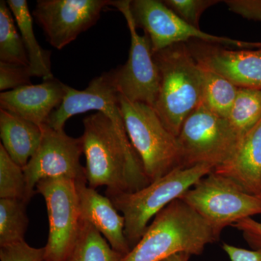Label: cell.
<instances>
[{
  "label": "cell",
  "instance_id": "cell-1",
  "mask_svg": "<svg viewBox=\"0 0 261 261\" xmlns=\"http://www.w3.org/2000/svg\"><path fill=\"white\" fill-rule=\"evenodd\" d=\"M86 178L92 188L130 193L150 184L140 158L130 143L125 127L97 112L83 121Z\"/></svg>",
  "mask_w": 261,
  "mask_h": 261
},
{
  "label": "cell",
  "instance_id": "cell-2",
  "mask_svg": "<svg viewBox=\"0 0 261 261\" xmlns=\"http://www.w3.org/2000/svg\"><path fill=\"white\" fill-rule=\"evenodd\" d=\"M218 240L205 220L177 199L156 215L122 261H163L178 253L199 255Z\"/></svg>",
  "mask_w": 261,
  "mask_h": 261
},
{
  "label": "cell",
  "instance_id": "cell-3",
  "mask_svg": "<svg viewBox=\"0 0 261 261\" xmlns=\"http://www.w3.org/2000/svg\"><path fill=\"white\" fill-rule=\"evenodd\" d=\"M160 87L154 106L167 129L177 137L187 117L201 104L202 70L187 43L153 53Z\"/></svg>",
  "mask_w": 261,
  "mask_h": 261
},
{
  "label": "cell",
  "instance_id": "cell-4",
  "mask_svg": "<svg viewBox=\"0 0 261 261\" xmlns=\"http://www.w3.org/2000/svg\"><path fill=\"white\" fill-rule=\"evenodd\" d=\"M213 171L207 165L177 167L139 191H106V195L124 217L125 237L130 250L140 242L152 218Z\"/></svg>",
  "mask_w": 261,
  "mask_h": 261
},
{
  "label": "cell",
  "instance_id": "cell-5",
  "mask_svg": "<svg viewBox=\"0 0 261 261\" xmlns=\"http://www.w3.org/2000/svg\"><path fill=\"white\" fill-rule=\"evenodd\" d=\"M119 107L127 135L150 183L178 167L177 138L165 126L154 108L121 95Z\"/></svg>",
  "mask_w": 261,
  "mask_h": 261
},
{
  "label": "cell",
  "instance_id": "cell-6",
  "mask_svg": "<svg viewBox=\"0 0 261 261\" xmlns=\"http://www.w3.org/2000/svg\"><path fill=\"white\" fill-rule=\"evenodd\" d=\"M242 137L228 119L200 104L187 117L176 137L178 167L207 165L214 170L219 168L233 157Z\"/></svg>",
  "mask_w": 261,
  "mask_h": 261
},
{
  "label": "cell",
  "instance_id": "cell-7",
  "mask_svg": "<svg viewBox=\"0 0 261 261\" xmlns=\"http://www.w3.org/2000/svg\"><path fill=\"white\" fill-rule=\"evenodd\" d=\"M179 199L205 220L219 240L227 226L261 215V199L214 171L200 178Z\"/></svg>",
  "mask_w": 261,
  "mask_h": 261
},
{
  "label": "cell",
  "instance_id": "cell-8",
  "mask_svg": "<svg viewBox=\"0 0 261 261\" xmlns=\"http://www.w3.org/2000/svg\"><path fill=\"white\" fill-rule=\"evenodd\" d=\"M47 205L49 234L44 261H64L80 234L82 219L76 182L68 178H48L36 186Z\"/></svg>",
  "mask_w": 261,
  "mask_h": 261
},
{
  "label": "cell",
  "instance_id": "cell-9",
  "mask_svg": "<svg viewBox=\"0 0 261 261\" xmlns=\"http://www.w3.org/2000/svg\"><path fill=\"white\" fill-rule=\"evenodd\" d=\"M130 11L136 27L143 29L149 37L153 53L178 43L191 40L232 46L239 48L261 47V43L241 42L227 37H217L192 27L159 0H134Z\"/></svg>",
  "mask_w": 261,
  "mask_h": 261
},
{
  "label": "cell",
  "instance_id": "cell-10",
  "mask_svg": "<svg viewBox=\"0 0 261 261\" xmlns=\"http://www.w3.org/2000/svg\"><path fill=\"white\" fill-rule=\"evenodd\" d=\"M130 0L110 1L109 6L121 12L130 34L128 61L114 70L120 95L132 102H142L154 108L159 95L160 74L154 61L152 44L146 34L141 36L130 11Z\"/></svg>",
  "mask_w": 261,
  "mask_h": 261
},
{
  "label": "cell",
  "instance_id": "cell-11",
  "mask_svg": "<svg viewBox=\"0 0 261 261\" xmlns=\"http://www.w3.org/2000/svg\"><path fill=\"white\" fill-rule=\"evenodd\" d=\"M42 137L37 152L24 166L29 200L36 194V186L48 178H68L76 183L87 182L85 167L81 163L84 154L82 137H70L64 130L42 126Z\"/></svg>",
  "mask_w": 261,
  "mask_h": 261
},
{
  "label": "cell",
  "instance_id": "cell-12",
  "mask_svg": "<svg viewBox=\"0 0 261 261\" xmlns=\"http://www.w3.org/2000/svg\"><path fill=\"white\" fill-rule=\"evenodd\" d=\"M108 0H38L33 15L58 50L97 23Z\"/></svg>",
  "mask_w": 261,
  "mask_h": 261
},
{
  "label": "cell",
  "instance_id": "cell-13",
  "mask_svg": "<svg viewBox=\"0 0 261 261\" xmlns=\"http://www.w3.org/2000/svg\"><path fill=\"white\" fill-rule=\"evenodd\" d=\"M187 44L201 68L224 77L238 88L261 90V47L235 50L200 40Z\"/></svg>",
  "mask_w": 261,
  "mask_h": 261
},
{
  "label": "cell",
  "instance_id": "cell-14",
  "mask_svg": "<svg viewBox=\"0 0 261 261\" xmlns=\"http://www.w3.org/2000/svg\"><path fill=\"white\" fill-rule=\"evenodd\" d=\"M119 97L113 69L93 79L83 90L68 86L63 102L53 111L46 124L54 129L63 130L71 117L96 111L109 117L117 126L125 127L120 111Z\"/></svg>",
  "mask_w": 261,
  "mask_h": 261
},
{
  "label": "cell",
  "instance_id": "cell-15",
  "mask_svg": "<svg viewBox=\"0 0 261 261\" xmlns=\"http://www.w3.org/2000/svg\"><path fill=\"white\" fill-rule=\"evenodd\" d=\"M68 85L53 78L1 92L0 109L42 126L66 94Z\"/></svg>",
  "mask_w": 261,
  "mask_h": 261
},
{
  "label": "cell",
  "instance_id": "cell-16",
  "mask_svg": "<svg viewBox=\"0 0 261 261\" xmlns=\"http://www.w3.org/2000/svg\"><path fill=\"white\" fill-rule=\"evenodd\" d=\"M81 217L92 224L111 245L113 250L126 256L130 247L125 237V219L107 196L100 195L87 185L76 183Z\"/></svg>",
  "mask_w": 261,
  "mask_h": 261
},
{
  "label": "cell",
  "instance_id": "cell-17",
  "mask_svg": "<svg viewBox=\"0 0 261 261\" xmlns=\"http://www.w3.org/2000/svg\"><path fill=\"white\" fill-rule=\"evenodd\" d=\"M214 171L261 199V119L242 137L233 157Z\"/></svg>",
  "mask_w": 261,
  "mask_h": 261
},
{
  "label": "cell",
  "instance_id": "cell-18",
  "mask_svg": "<svg viewBox=\"0 0 261 261\" xmlns=\"http://www.w3.org/2000/svg\"><path fill=\"white\" fill-rule=\"evenodd\" d=\"M42 137V126L0 109L1 145L19 166L23 168L29 163Z\"/></svg>",
  "mask_w": 261,
  "mask_h": 261
},
{
  "label": "cell",
  "instance_id": "cell-19",
  "mask_svg": "<svg viewBox=\"0 0 261 261\" xmlns=\"http://www.w3.org/2000/svg\"><path fill=\"white\" fill-rule=\"evenodd\" d=\"M17 27L23 39L29 58V68L32 76L41 77L44 81L54 78L51 71L50 51L44 50L36 39L33 19L27 0H8Z\"/></svg>",
  "mask_w": 261,
  "mask_h": 261
},
{
  "label": "cell",
  "instance_id": "cell-20",
  "mask_svg": "<svg viewBox=\"0 0 261 261\" xmlns=\"http://www.w3.org/2000/svg\"><path fill=\"white\" fill-rule=\"evenodd\" d=\"M124 257L92 224L82 220L76 242L64 261H122Z\"/></svg>",
  "mask_w": 261,
  "mask_h": 261
},
{
  "label": "cell",
  "instance_id": "cell-21",
  "mask_svg": "<svg viewBox=\"0 0 261 261\" xmlns=\"http://www.w3.org/2000/svg\"><path fill=\"white\" fill-rule=\"evenodd\" d=\"M202 70L201 105L214 114L228 119L236 99L238 87L214 72L203 68Z\"/></svg>",
  "mask_w": 261,
  "mask_h": 261
},
{
  "label": "cell",
  "instance_id": "cell-22",
  "mask_svg": "<svg viewBox=\"0 0 261 261\" xmlns=\"http://www.w3.org/2000/svg\"><path fill=\"white\" fill-rule=\"evenodd\" d=\"M0 62L29 66L23 39L11 10L5 1H0Z\"/></svg>",
  "mask_w": 261,
  "mask_h": 261
},
{
  "label": "cell",
  "instance_id": "cell-23",
  "mask_svg": "<svg viewBox=\"0 0 261 261\" xmlns=\"http://www.w3.org/2000/svg\"><path fill=\"white\" fill-rule=\"evenodd\" d=\"M27 202L0 199V247L24 241L29 226Z\"/></svg>",
  "mask_w": 261,
  "mask_h": 261
},
{
  "label": "cell",
  "instance_id": "cell-24",
  "mask_svg": "<svg viewBox=\"0 0 261 261\" xmlns=\"http://www.w3.org/2000/svg\"><path fill=\"white\" fill-rule=\"evenodd\" d=\"M261 119V90L238 88L228 121L243 136Z\"/></svg>",
  "mask_w": 261,
  "mask_h": 261
},
{
  "label": "cell",
  "instance_id": "cell-25",
  "mask_svg": "<svg viewBox=\"0 0 261 261\" xmlns=\"http://www.w3.org/2000/svg\"><path fill=\"white\" fill-rule=\"evenodd\" d=\"M0 198L29 202L23 168L14 162L0 144Z\"/></svg>",
  "mask_w": 261,
  "mask_h": 261
},
{
  "label": "cell",
  "instance_id": "cell-26",
  "mask_svg": "<svg viewBox=\"0 0 261 261\" xmlns=\"http://www.w3.org/2000/svg\"><path fill=\"white\" fill-rule=\"evenodd\" d=\"M163 3L182 20L200 29L201 15L207 8L220 3L217 0H165Z\"/></svg>",
  "mask_w": 261,
  "mask_h": 261
},
{
  "label": "cell",
  "instance_id": "cell-27",
  "mask_svg": "<svg viewBox=\"0 0 261 261\" xmlns=\"http://www.w3.org/2000/svg\"><path fill=\"white\" fill-rule=\"evenodd\" d=\"M32 76L29 66L0 62V91L2 92L29 85Z\"/></svg>",
  "mask_w": 261,
  "mask_h": 261
},
{
  "label": "cell",
  "instance_id": "cell-28",
  "mask_svg": "<svg viewBox=\"0 0 261 261\" xmlns=\"http://www.w3.org/2000/svg\"><path fill=\"white\" fill-rule=\"evenodd\" d=\"M45 250L30 246L27 242H20L0 247L1 261H44Z\"/></svg>",
  "mask_w": 261,
  "mask_h": 261
},
{
  "label": "cell",
  "instance_id": "cell-29",
  "mask_svg": "<svg viewBox=\"0 0 261 261\" xmlns=\"http://www.w3.org/2000/svg\"><path fill=\"white\" fill-rule=\"evenodd\" d=\"M228 10L247 20L261 22V0H226Z\"/></svg>",
  "mask_w": 261,
  "mask_h": 261
},
{
  "label": "cell",
  "instance_id": "cell-30",
  "mask_svg": "<svg viewBox=\"0 0 261 261\" xmlns=\"http://www.w3.org/2000/svg\"><path fill=\"white\" fill-rule=\"evenodd\" d=\"M243 233V238L253 250H261V223L252 218L239 221L232 225Z\"/></svg>",
  "mask_w": 261,
  "mask_h": 261
},
{
  "label": "cell",
  "instance_id": "cell-31",
  "mask_svg": "<svg viewBox=\"0 0 261 261\" xmlns=\"http://www.w3.org/2000/svg\"><path fill=\"white\" fill-rule=\"evenodd\" d=\"M222 248L231 261H261V250H249L226 243Z\"/></svg>",
  "mask_w": 261,
  "mask_h": 261
},
{
  "label": "cell",
  "instance_id": "cell-32",
  "mask_svg": "<svg viewBox=\"0 0 261 261\" xmlns=\"http://www.w3.org/2000/svg\"><path fill=\"white\" fill-rule=\"evenodd\" d=\"M191 255L187 253L175 254L172 256L168 257L163 261H188Z\"/></svg>",
  "mask_w": 261,
  "mask_h": 261
}]
</instances>
